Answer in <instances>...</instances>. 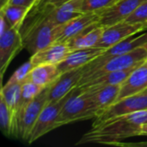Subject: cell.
Wrapping results in <instances>:
<instances>
[{
    "label": "cell",
    "mask_w": 147,
    "mask_h": 147,
    "mask_svg": "<svg viewBox=\"0 0 147 147\" xmlns=\"http://www.w3.org/2000/svg\"><path fill=\"white\" fill-rule=\"evenodd\" d=\"M147 123V109L120 115L109 120L93 123L77 146L83 144H102L114 146L123 140L141 135V128Z\"/></svg>",
    "instance_id": "6da1fadb"
},
{
    "label": "cell",
    "mask_w": 147,
    "mask_h": 147,
    "mask_svg": "<svg viewBox=\"0 0 147 147\" xmlns=\"http://www.w3.org/2000/svg\"><path fill=\"white\" fill-rule=\"evenodd\" d=\"M147 59V46L140 47L123 54L105 57L102 54L83 67L82 78L78 87L103 74L122 71L140 65Z\"/></svg>",
    "instance_id": "7a4b0ae2"
},
{
    "label": "cell",
    "mask_w": 147,
    "mask_h": 147,
    "mask_svg": "<svg viewBox=\"0 0 147 147\" xmlns=\"http://www.w3.org/2000/svg\"><path fill=\"white\" fill-rule=\"evenodd\" d=\"M99 110L90 96L77 86L71 96L66 101L57 120V127L64 125L96 118Z\"/></svg>",
    "instance_id": "3957f363"
},
{
    "label": "cell",
    "mask_w": 147,
    "mask_h": 147,
    "mask_svg": "<svg viewBox=\"0 0 147 147\" xmlns=\"http://www.w3.org/2000/svg\"><path fill=\"white\" fill-rule=\"evenodd\" d=\"M56 26L43 13L22 34L23 48L33 55L55 42Z\"/></svg>",
    "instance_id": "277c9868"
},
{
    "label": "cell",
    "mask_w": 147,
    "mask_h": 147,
    "mask_svg": "<svg viewBox=\"0 0 147 147\" xmlns=\"http://www.w3.org/2000/svg\"><path fill=\"white\" fill-rule=\"evenodd\" d=\"M76 88V87H75ZM71 90L67 95L58 101L47 102L46 106L43 108L42 111L40 112L29 136L27 140L28 144H31L40 139V137L44 136L45 134H48L49 132L53 131V129L57 128V120L59 115V113L64 107L66 101L71 96L74 92V90Z\"/></svg>",
    "instance_id": "5b68a950"
},
{
    "label": "cell",
    "mask_w": 147,
    "mask_h": 147,
    "mask_svg": "<svg viewBox=\"0 0 147 147\" xmlns=\"http://www.w3.org/2000/svg\"><path fill=\"white\" fill-rule=\"evenodd\" d=\"M48 86L22 110L17 117L15 125L14 135L22 140H28V136L40 114L43 108L47 103Z\"/></svg>",
    "instance_id": "8992f818"
},
{
    "label": "cell",
    "mask_w": 147,
    "mask_h": 147,
    "mask_svg": "<svg viewBox=\"0 0 147 147\" xmlns=\"http://www.w3.org/2000/svg\"><path fill=\"white\" fill-rule=\"evenodd\" d=\"M146 109L147 93L141 92L116 101L109 108L101 111L96 116V120L93 123H98L113 117L132 114L134 112Z\"/></svg>",
    "instance_id": "52a82bcc"
},
{
    "label": "cell",
    "mask_w": 147,
    "mask_h": 147,
    "mask_svg": "<svg viewBox=\"0 0 147 147\" xmlns=\"http://www.w3.org/2000/svg\"><path fill=\"white\" fill-rule=\"evenodd\" d=\"M146 30L143 23H129L125 21L105 27L103 34L96 47L105 50L115 46L125 39Z\"/></svg>",
    "instance_id": "ba28073f"
},
{
    "label": "cell",
    "mask_w": 147,
    "mask_h": 147,
    "mask_svg": "<svg viewBox=\"0 0 147 147\" xmlns=\"http://www.w3.org/2000/svg\"><path fill=\"white\" fill-rule=\"evenodd\" d=\"M100 17V14L96 12L84 13L65 23L57 25L55 31V42H67L91 25L99 22Z\"/></svg>",
    "instance_id": "9c48e42d"
},
{
    "label": "cell",
    "mask_w": 147,
    "mask_h": 147,
    "mask_svg": "<svg viewBox=\"0 0 147 147\" xmlns=\"http://www.w3.org/2000/svg\"><path fill=\"white\" fill-rule=\"evenodd\" d=\"M23 48L20 29L11 28L0 35V73L1 78L14 57Z\"/></svg>",
    "instance_id": "30bf717a"
},
{
    "label": "cell",
    "mask_w": 147,
    "mask_h": 147,
    "mask_svg": "<svg viewBox=\"0 0 147 147\" xmlns=\"http://www.w3.org/2000/svg\"><path fill=\"white\" fill-rule=\"evenodd\" d=\"M83 2L84 0H66L58 6L47 3L41 13L55 25H60L84 14L82 12Z\"/></svg>",
    "instance_id": "8fae6325"
},
{
    "label": "cell",
    "mask_w": 147,
    "mask_h": 147,
    "mask_svg": "<svg viewBox=\"0 0 147 147\" xmlns=\"http://www.w3.org/2000/svg\"><path fill=\"white\" fill-rule=\"evenodd\" d=\"M83 74V67L61 73L48 86L47 102L58 101L78 86Z\"/></svg>",
    "instance_id": "7c38bea8"
},
{
    "label": "cell",
    "mask_w": 147,
    "mask_h": 147,
    "mask_svg": "<svg viewBox=\"0 0 147 147\" xmlns=\"http://www.w3.org/2000/svg\"><path fill=\"white\" fill-rule=\"evenodd\" d=\"M146 0H119L111 7L100 13L99 24L109 27L125 21L137 7Z\"/></svg>",
    "instance_id": "4fadbf2b"
},
{
    "label": "cell",
    "mask_w": 147,
    "mask_h": 147,
    "mask_svg": "<svg viewBox=\"0 0 147 147\" xmlns=\"http://www.w3.org/2000/svg\"><path fill=\"white\" fill-rule=\"evenodd\" d=\"M71 52V49L66 43L54 42L31 55L29 60L33 66L38 65H58L70 54Z\"/></svg>",
    "instance_id": "5bb4252c"
},
{
    "label": "cell",
    "mask_w": 147,
    "mask_h": 147,
    "mask_svg": "<svg viewBox=\"0 0 147 147\" xmlns=\"http://www.w3.org/2000/svg\"><path fill=\"white\" fill-rule=\"evenodd\" d=\"M104 52L105 49L97 47L71 51L70 54L57 65L58 69L60 73H63L82 68L98 56L102 55Z\"/></svg>",
    "instance_id": "9a60e30c"
},
{
    "label": "cell",
    "mask_w": 147,
    "mask_h": 147,
    "mask_svg": "<svg viewBox=\"0 0 147 147\" xmlns=\"http://www.w3.org/2000/svg\"><path fill=\"white\" fill-rule=\"evenodd\" d=\"M147 88V60L135 68L121 84L117 100L144 92Z\"/></svg>",
    "instance_id": "2e32d148"
},
{
    "label": "cell",
    "mask_w": 147,
    "mask_h": 147,
    "mask_svg": "<svg viewBox=\"0 0 147 147\" xmlns=\"http://www.w3.org/2000/svg\"><path fill=\"white\" fill-rule=\"evenodd\" d=\"M104 29L105 27L100 25L99 22L95 23L65 43L69 46L71 51L95 47L99 42Z\"/></svg>",
    "instance_id": "e0dca14e"
},
{
    "label": "cell",
    "mask_w": 147,
    "mask_h": 147,
    "mask_svg": "<svg viewBox=\"0 0 147 147\" xmlns=\"http://www.w3.org/2000/svg\"><path fill=\"white\" fill-rule=\"evenodd\" d=\"M121 84H117V85L105 86L96 90H81V91L86 92L90 96L95 105L97 107L99 110L98 112L99 114L101 111L109 108L110 105H112L116 102L117 97L119 96V92L121 90Z\"/></svg>",
    "instance_id": "ac0fdd59"
},
{
    "label": "cell",
    "mask_w": 147,
    "mask_h": 147,
    "mask_svg": "<svg viewBox=\"0 0 147 147\" xmlns=\"http://www.w3.org/2000/svg\"><path fill=\"white\" fill-rule=\"evenodd\" d=\"M139 65H140L133 66V67L126 69V70L117 71H113V72H109V73L103 74L95 79H92V80L87 82L84 85L80 86V89L82 90H96V89H100V88H102L105 86L121 84L127 78V77L131 74V72L135 68H137Z\"/></svg>",
    "instance_id": "d6986e66"
},
{
    "label": "cell",
    "mask_w": 147,
    "mask_h": 147,
    "mask_svg": "<svg viewBox=\"0 0 147 147\" xmlns=\"http://www.w3.org/2000/svg\"><path fill=\"white\" fill-rule=\"evenodd\" d=\"M60 74L55 65H38L33 67L28 79L46 88L52 84Z\"/></svg>",
    "instance_id": "ffe728a7"
},
{
    "label": "cell",
    "mask_w": 147,
    "mask_h": 147,
    "mask_svg": "<svg viewBox=\"0 0 147 147\" xmlns=\"http://www.w3.org/2000/svg\"><path fill=\"white\" fill-rule=\"evenodd\" d=\"M143 46H147V32L135 37H134L133 35L125 39L124 40L121 41L115 46L105 50L102 55L105 57H109V56L123 54L134 51Z\"/></svg>",
    "instance_id": "44dd1931"
},
{
    "label": "cell",
    "mask_w": 147,
    "mask_h": 147,
    "mask_svg": "<svg viewBox=\"0 0 147 147\" xmlns=\"http://www.w3.org/2000/svg\"><path fill=\"white\" fill-rule=\"evenodd\" d=\"M22 84L9 80L7 84L2 87L0 92V97H2L6 102L7 106L13 112L14 117L18 109L20 98L22 95Z\"/></svg>",
    "instance_id": "7402d4cb"
},
{
    "label": "cell",
    "mask_w": 147,
    "mask_h": 147,
    "mask_svg": "<svg viewBox=\"0 0 147 147\" xmlns=\"http://www.w3.org/2000/svg\"><path fill=\"white\" fill-rule=\"evenodd\" d=\"M29 11V8L9 3L0 9V13L3 15L10 27L18 28L20 30L24 19L28 16V13Z\"/></svg>",
    "instance_id": "603a6c76"
},
{
    "label": "cell",
    "mask_w": 147,
    "mask_h": 147,
    "mask_svg": "<svg viewBox=\"0 0 147 147\" xmlns=\"http://www.w3.org/2000/svg\"><path fill=\"white\" fill-rule=\"evenodd\" d=\"M43 89H45V88L34 84V82H32L28 79L22 84L20 102H19L18 109H17L16 113L14 117V131H15L16 121L17 117L20 115V114L22 112V110L43 90ZM13 135H14V134H13Z\"/></svg>",
    "instance_id": "cb8c5ba5"
},
{
    "label": "cell",
    "mask_w": 147,
    "mask_h": 147,
    "mask_svg": "<svg viewBox=\"0 0 147 147\" xmlns=\"http://www.w3.org/2000/svg\"><path fill=\"white\" fill-rule=\"evenodd\" d=\"M0 125L2 132L6 136L13 135L14 114L2 97H0Z\"/></svg>",
    "instance_id": "d4e9b609"
},
{
    "label": "cell",
    "mask_w": 147,
    "mask_h": 147,
    "mask_svg": "<svg viewBox=\"0 0 147 147\" xmlns=\"http://www.w3.org/2000/svg\"><path fill=\"white\" fill-rule=\"evenodd\" d=\"M119 0H84L82 5L83 13H101L114 5Z\"/></svg>",
    "instance_id": "484cf974"
},
{
    "label": "cell",
    "mask_w": 147,
    "mask_h": 147,
    "mask_svg": "<svg viewBox=\"0 0 147 147\" xmlns=\"http://www.w3.org/2000/svg\"><path fill=\"white\" fill-rule=\"evenodd\" d=\"M147 21V0L140 3L137 9L125 20L129 23H144Z\"/></svg>",
    "instance_id": "4316f807"
},
{
    "label": "cell",
    "mask_w": 147,
    "mask_h": 147,
    "mask_svg": "<svg viewBox=\"0 0 147 147\" xmlns=\"http://www.w3.org/2000/svg\"><path fill=\"white\" fill-rule=\"evenodd\" d=\"M33 67L34 66L32 63L30 62V60H28V62H25L23 65H22L20 67L17 68V70L12 74V76L10 77L9 80L23 84L25 81L28 80L29 73L32 71Z\"/></svg>",
    "instance_id": "83f0119b"
},
{
    "label": "cell",
    "mask_w": 147,
    "mask_h": 147,
    "mask_svg": "<svg viewBox=\"0 0 147 147\" xmlns=\"http://www.w3.org/2000/svg\"><path fill=\"white\" fill-rule=\"evenodd\" d=\"M39 0H9L8 3L9 4H15V5H20V6H24L27 8H29L30 10L36 6L38 3ZM7 3V4H8Z\"/></svg>",
    "instance_id": "f1b7e54d"
},
{
    "label": "cell",
    "mask_w": 147,
    "mask_h": 147,
    "mask_svg": "<svg viewBox=\"0 0 147 147\" xmlns=\"http://www.w3.org/2000/svg\"><path fill=\"white\" fill-rule=\"evenodd\" d=\"M11 27L3 16L2 13H0V35L3 34L5 32H7L9 29H10Z\"/></svg>",
    "instance_id": "f546056e"
},
{
    "label": "cell",
    "mask_w": 147,
    "mask_h": 147,
    "mask_svg": "<svg viewBox=\"0 0 147 147\" xmlns=\"http://www.w3.org/2000/svg\"><path fill=\"white\" fill-rule=\"evenodd\" d=\"M114 146H129V147H147V142H140V143H123L118 142Z\"/></svg>",
    "instance_id": "4dcf8cb0"
},
{
    "label": "cell",
    "mask_w": 147,
    "mask_h": 147,
    "mask_svg": "<svg viewBox=\"0 0 147 147\" xmlns=\"http://www.w3.org/2000/svg\"><path fill=\"white\" fill-rule=\"evenodd\" d=\"M141 135L147 136V123L144 124L142 126V128H141Z\"/></svg>",
    "instance_id": "1f68e13d"
},
{
    "label": "cell",
    "mask_w": 147,
    "mask_h": 147,
    "mask_svg": "<svg viewBox=\"0 0 147 147\" xmlns=\"http://www.w3.org/2000/svg\"><path fill=\"white\" fill-rule=\"evenodd\" d=\"M143 24H144V26H145L146 29H147V21H146V22H144Z\"/></svg>",
    "instance_id": "d6a6232c"
},
{
    "label": "cell",
    "mask_w": 147,
    "mask_h": 147,
    "mask_svg": "<svg viewBox=\"0 0 147 147\" xmlns=\"http://www.w3.org/2000/svg\"><path fill=\"white\" fill-rule=\"evenodd\" d=\"M144 92H146V93H147V88H146V90H145Z\"/></svg>",
    "instance_id": "836d02e7"
},
{
    "label": "cell",
    "mask_w": 147,
    "mask_h": 147,
    "mask_svg": "<svg viewBox=\"0 0 147 147\" xmlns=\"http://www.w3.org/2000/svg\"><path fill=\"white\" fill-rule=\"evenodd\" d=\"M38 3H39V1H38Z\"/></svg>",
    "instance_id": "e575fe53"
},
{
    "label": "cell",
    "mask_w": 147,
    "mask_h": 147,
    "mask_svg": "<svg viewBox=\"0 0 147 147\" xmlns=\"http://www.w3.org/2000/svg\"><path fill=\"white\" fill-rule=\"evenodd\" d=\"M146 60H147V59H146Z\"/></svg>",
    "instance_id": "d590c367"
}]
</instances>
